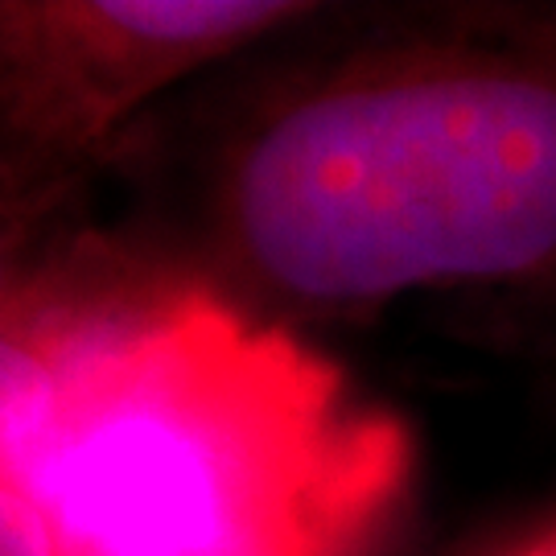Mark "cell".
<instances>
[{
	"mask_svg": "<svg viewBox=\"0 0 556 556\" xmlns=\"http://www.w3.org/2000/svg\"><path fill=\"white\" fill-rule=\"evenodd\" d=\"M507 556H556V528L536 540H528L523 548H516V553H507Z\"/></svg>",
	"mask_w": 556,
	"mask_h": 556,
	"instance_id": "5b68a950",
	"label": "cell"
},
{
	"mask_svg": "<svg viewBox=\"0 0 556 556\" xmlns=\"http://www.w3.org/2000/svg\"><path fill=\"white\" fill-rule=\"evenodd\" d=\"M0 556H50L41 519L9 482H0Z\"/></svg>",
	"mask_w": 556,
	"mask_h": 556,
	"instance_id": "277c9868",
	"label": "cell"
},
{
	"mask_svg": "<svg viewBox=\"0 0 556 556\" xmlns=\"http://www.w3.org/2000/svg\"><path fill=\"white\" fill-rule=\"evenodd\" d=\"M408 466L396 417L202 285L62 346L0 441L50 556H358Z\"/></svg>",
	"mask_w": 556,
	"mask_h": 556,
	"instance_id": "6da1fadb",
	"label": "cell"
},
{
	"mask_svg": "<svg viewBox=\"0 0 556 556\" xmlns=\"http://www.w3.org/2000/svg\"><path fill=\"white\" fill-rule=\"evenodd\" d=\"M4 293H9V264H4V243H0V309H4ZM46 367H50V358L29 351L0 321V441L9 438V429L29 408V400L41 392Z\"/></svg>",
	"mask_w": 556,
	"mask_h": 556,
	"instance_id": "3957f363",
	"label": "cell"
},
{
	"mask_svg": "<svg viewBox=\"0 0 556 556\" xmlns=\"http://www.w3.org/2000/svg\"><path fill=\"white\" fill-rule=\"evenodd\" d=\"M227 231L305 305L528 289L556 309V9H450L285 100L236 153Z\"/></svg>",
	"mask_w": 556,
	"mask_h": 556,
	"instance_id": "7a4b0ae2",
	"label": "cell"
}]
</instances>
